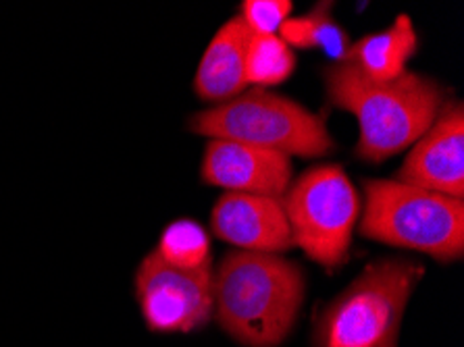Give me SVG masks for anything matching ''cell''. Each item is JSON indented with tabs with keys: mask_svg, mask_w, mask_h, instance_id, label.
<instances>
[{
	"mask_svg": "<svg viewBox=\"0 0 464 347\" xmlns=\"http://www.w3.org/2000/svg\"><path fill=\"white\" fill-rule=\"evenodd\" d=\"M304 302V273L279 254L231 252L213 273V314L246 347H277Z\"/></svg>",
	"mask_w": 464,
	"mask_h": 347,
	"instance_id": "cell-2",
	"label": "cell"
},
{
	"mask_svg": "<svg viewBox=\"0 0 464 347\" xmlns=\"http://www.w3.org/2000/svg\"><path fill=\"white\" fill-rule=\"evenodd\" d=\"M292 9L290 0H246L240 17L252 34L271 35L279 32L285 19H290Z\"/></svg>",
	"mask_w": 464,
	"mask_h": 347,
	"instance_id": "cell-16",
	"label": "cell"
},
{
	"mask_svg": "<svg viewBox=\"0 0 464 347\" xmlns=\"http://www.w3.org/2000/svg\"><path fill=\"white\" fill-rule=\"evenodd\" d=\"M332 6V3H316L306 15L285 19L277 35L290 48H302V51L321 48L329 59L343 63L353 42L346 30L334 19Z\"/></svg>",
	"mask_w": 464,
	"mask_h": 347,
	"instance_id": "cell-13",
	"label": "cell"
},
{
	"mask_svg": "<svg viewBox=\"0 0 464 347\" xmlns=\"http://www.w3.org/2000/svg\"><path fill=\"white\" fill-rule=\"evenodd\" d=\"M188 130L208 140L242 141L290 159H321L335 150L321 115L266 88H250L227 102L196 112Z\"/></svg>",
	"mask_w": 464,
	"mask_h": 347,
	"instance_id": "cell-5",
	"label": "cell"
},
{
	"mask_svg": "<svg viewBox=\"0 0 464 347\" xmlns=\"http://www.w3.org/2000/svg\"><path fill=\"white\" fill-rule=\"evenodd\" d=\"M250 38L252 32L240 15L231 17L213 35L194 77L196 96L207 102L223 104L248 90L246 53Z\"/></svg>",
	"mask_w": 464,
	"mask_h": 347,
	"instance_id": "cell-11",
	"label": "cell"
},
{
	"mask_svg": "<svg viewBox=\"0 0 464 347\" xmlns=\"http://www.w3.org/2000/svg\"><path fill=\"white\" fill-rule=\"evenodd\" d=\"M419 51V35L409 15H398L388 30L362 35L350 46L343 63H350L375 82H393L406 73V65Z\"/></svg>",
	"mask_w": 464,
	"mask_h": 347,
	"instance_id": "cell-12",
	"label": "cell"
},
{
	"mask_svg": "<svg viewBox=\"0 0 464 347\" xmlns=\"http://www.w3.org/2000/svg\"><path fill=\"white\" fill-rule=\"evenodd\" d=\"M396 181L462 200L464 106L460 101H448L433 125L414 141Z\"/></svg>",
	"mask_w": 464,
	"mask_h": 347,
	"instance_id": "cell-8",
	"label": "cell"
},
{
	"mask_svg": "<svg viewBox=\"0 0 464 347\" xmlns=\"http://www.w3.org/2000/svg\"><path fill=\"white\" fill-rule=\"evenodd\" d=\"M296 69V54L277 34H252L246 53V82L252 88L279 86Z\"/></svg>",
	"mask_w": 464,
	"mask_h": 347,
	"instance_id": "cell-15",
	"label": "cell"
},
{
	"mask_svg": "<svg viewBox=\"0 0 464 347\" xmlns=\"http://www.w3.org/2000/svg\"><path fill=\"white\" fill-rule=\"evenodd\" d=\"M200 177L225 191L284 198L292 183V159L242 141L208 140Z\"/></svg>",
	"mask_w": 464,
	"mask_h": 347,
	"instance_id": "cell-9",
	"label": "cell"
},
{
	"mask_svg": "<svg viewBox=\"0 0 464 347\" xmlns=\"http://www.w3.org/2000/svg\"><path fill=\"white\" fill-rule=\"evenodd\" d=\"M292 242L316 265L337 268L348 260L362 202L340 165H319L290 183L284 196Z\"/></svg>",
	"mask_w": 464,
	"mask_h": 347,
	"instance_id": "cell-6",
	"label": "cell"
},
{
	"mask_svg": "<svg viewBox=\"0 0 464 347\" xmlns=\"http://www.w3.org/2000/svg\"><path fill=\"white\" fill-rule=\"evenodd\" d=\"M323 82L329 102L356 117V157L372 165L411 148L448 102L441 83L412 71L393 82H375L350 63H335L323 69Z\"/></svg>",
	"mask_w": 464,
	"mask_h": 347,
	"instance_id": "cell-1",
	"label": "cell"
},
{
	"mask_svg": "<svg viewBox=\"0 0 464 347\" xmlns=\"http://www.w3.org/2000/svg\"><path fill=\"white\" fill-rule=\"evenodd\" d=\"M152 254L178 271H200L210 266L208 233L192 218H179L165 227Z\"/></svg>",
	"mask_w": 464,
	"mask_h": 347,
	"instance_id": "cell-14",
	"label": "cell"
},
{
	"mask_svg": "<svg viewBox=\"0 0 464 347\" xmlns=\"http://www.w3.org/2000/svg\"><path fill=\"white\" fill-rule=\"evenodd\" d=\"M425 268L406 258L377 260L314 321V347H398L406 304Z\"/></svg>",
	"mask_w": 464,
	"mask_h": 347,
	"instance_id": "cell-3",
	"label": "cell"
},
{
	"mask_svg": "<svg viewBox=\"0 0 464 347\" xmlns=\"http://www.w3.org/2000/svg\"><path fill=\"white\" fill-rule=\"evenodd\" d=\"M210 227L242 252L284 254L294 247L284 198L225 191L215 202Z\"/></svg>",
	"mask_w": 464,
	"mask_h": 347,
	"instance_id": "cell-10",
	"label": "cell"
},
{
	"mask_svg": "<svg viewBox=\"0 0 464 347\" xmlns=\"http://www.w3.org/2000/svg\"><path fill=\"white\" fill-rule=\"evenodd\" d=\"M133 287L152 333H192L213 316V266L178 271L150 252L140 262Z\"/></svg>",
	"mask_w": 464,
	"mask_h": 347,
	"instance_id": "cell-7",
	"label": "cell"
},
{
	"mask_svg": "<svg viewBox=\"0 0 464 347\" xmlns=\"http://www.w3.org/2000/svg\"><path fill=\"white\" fill-rule=\"evenodd\" d=\"M358 231L372 242L423 252L440 262L464 254V202L396 179H364Z\"/></svg>",
	"mask_w": 464,
	"mask_h": 347,
	"instance_id": "cell-4",
	"label": "cell"
}]
</instances>
